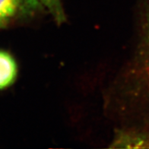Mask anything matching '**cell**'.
<instances>
[{"mask_svg":"<svg viewBox=\"0 0 149 149\" xmlns=\"http://www.w3.org/2000/svg\"><path fill=\"white\" fill-rule=\"evenodd\" d=\"M26 2L30 0H0V28L14 18Z\"/></svg>","mask_w":149,"mask_h":149,"instance_id":"obj_3","label":"cell"},{"mask_svg":"<svg viewBox=\"0 0 149 149\" xmlns=\"http://www.w3.org/2000/svg\"><path fill=\"white\" fill-rule=\"evenodd\" d=\"M17 74V66L14 59L8 53L0 50V89L9 86Z\"/></svg>","mask_w":149,"mask_h":149,"instance_id":"obj_2","label":"cell"},{"mask_svg":"<svg viewBox=\"0 0 149 149\" xmlns=\"http://www.w3.org/2000/svg\"><path fill=\"white\" fill-rule=\"evenodd\" d=\"M39 1H43V2H49V1H51V0H30V2L31 3H32V2H33V3H36V2H38Z\"/></svg>","mask_w":149,"mask_h":149,"instance_id":"obj_4","label":"cell"},{"mask_svg":"<svg viewBox=\"0 0 149 149\" xmlns=\"http://www.w3.org/2000/svg\"><path fill=\"white\" fill-rule=\"evenodd\" d=\"M142 36L138 58V74L141 94L149 106V0H147Z\"/></svg>","mask_w":149,"mask_h":149,"instance_id":"obj_1","label":"cell"}]
</instances>
